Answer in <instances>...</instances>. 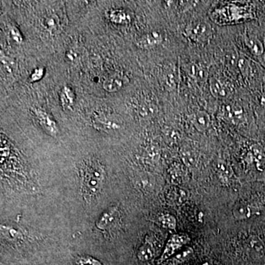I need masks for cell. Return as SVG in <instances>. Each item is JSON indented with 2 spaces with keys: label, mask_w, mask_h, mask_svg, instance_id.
<instances>
[{
  "label": "cell",
  "mask_w": 265,
  "mask_h": 265,
  "mask_svg": "<svg viewBox=\"0 0 265 265\" xmlns=\"http://www.w3.org/2000/svg\"><path fill=\"white\" fill-rule=\"evenodd\" d=\"M105 169L100 162H87L84 166V190L88 195H97L102 189L105 179Z\"/></svg>",
  "instance_id": "cell-1"
},
{
  "label": "cell",
  "mask_w": 265,
  "mask_h": 265,
  "mask_svg": "<svg viewBox=\"0 0 265 265\" xmlns=\"http://www.w3.org/2000/svg\"><path fill=\"white\" fill-rule=\"evenodd\" d=\"M251 17V12L249 11L247 8L239 7L237 5H227L217 11L215 10L212 14L213 20L220 24L233 23L235 24Z\"/></svg>",
  "instance_id": "cell-2"
},
{
  "label": "cell",
  "mask_w": 265,
  "mask_h": 265,
  "mask_svg": "<svg viewBox=\"0 0 265 265\" xmlns=\"http://www.w3.org/2000/svg\"><path fill=\"white\" fill-rule=\"evenodd\" d=\"M115 114L105 111H97L91 117L92 126L98 130L112 131L121 128L122 124L116 118Z\"/></svg>",
  "instance_id": "cell-3"
},
{
  "label": "cell",
  "mask_w": 265,
  "mask_h": 265,
  "mask_svg": "<svg viewBox=\"0 0 265 265\" xmlns=\"http://www.w3.org/2000/svg\"><path fill=\"white\" fill-rule=\"evenodd\" d=\"M30 111L46 134L53 137H57L59 135L60 130L57 122L45 110L40 107L34 106L30 108Z\"/></svg>",
  "instance_id": "cell-4"
},
{
  "label": "cell",
  "mask_w": 265,
  "mask_h": 265,
  "mask_svg": "<svg viewBox=\"0 0 265 265\" xmlns=\"http://www.w3.org/2000/svg\"><path fill=\"white\" fill-rule=\"evenodd\" d=\"M185 36L189 40L198 44H204L209 40L211 36V27L201 21L191 23L183 30Z\"/></svg>",
  "instance_id": "cell-5"
},
{
  "label": "cell",
  "mask_w": 265,
  "mask_h": 265,
  "mask_svg": "<svg viewBox=\"0 0 265 265\" xmlns=\"http://www.w3.org/2000/svg\"><path fill=\"white\" fill-rule=\"evenodd\" d=\"M189 242V237L186 234H180L172 235L166 243L163 253L158 261L159 264L163 263L164 261L167 260Z\"/></svg>",
  "instance_id": "cell-6"
},
{
  "label": "cell",
  "mask_w": 265,
  "mask_h": 265,
  "mask_svg": "<svg viewBox=\"0 0 265 265\" xmlns=\"http://www.w3.org/2000/svg\"><path fill=\"white\" fill-rule=\"evenodd\" d=\"M209 88L211 95L219 99H225L232 94L233 88L231 84L218 77H211L209 80Z\"/></svg>",
  "instance_id": "cell-7"
},
{
  "label": "cell",
  "mask_w": 265,
  "mask_h": 265,
  "mask_svg": "<svg viewBox=\"0 0 265 265\" xmlns=\"http://www.w3.org/2000/svg\"><path fill=\"white\" fill-rule=\"evenodd\" d=\"M163 41V35L160 32L152 31L139 38L136 41V45L143 50H151L160 45Z\"/></svg>",
  "instance_id": "cell-8"
},
{
  "label": "cell",
  "mask_w": 265,
  "mask_h": 265,
  "mask_svg": "<svg viewBox=\"0 0 265 265\" xmlns=\"http://www.w3.org/2000/svg\"><path fill=\"white\" fill-rule=\"evenodd\" d=\"M120 216V211L117 206L110 207L100 217L96 225L98 229L105 231L116 224Z\"/></svg>",
  "instance_id": "cell-9"
},
{
  "label": "cell",
  "mask_w": 265,
  "mask_h": 265,
  "mask_svg": "<svg viewBox=\"0 0 265 265\" xmlns=\"http://www.w3.org/2000/svg\"><path fill=\"white\" fill-rule=\"evenodd\" d=\"M223 114L228 121L234 124H240L245 120L244 110L241 105L234 102L224 105Z\"/></svg>",
  "instance_id": "cell-10"
},
{
  "label": "cell",
  "mask_w": 265,
  "mask_h": 265,
  "mask_svg": "<svg viewBox=\"0 0 265 265\" xmlns=\"http://www.w3.org/2000/svg\"><path fill=\"white\" fill-rule=\"evenodd\" d=\"M125 83V78L120 72L113 74L108 76L102 83V88L107 92H118L124 86Z\"/></svg>",
  "instance_id": "cell-11"
},
{
  "label": "cell",
  "mask_w": 265,
  "mask_h": 265,
  "mask_svg": "<svg viewBox=\"0 0 265 265\" xmlns=\"http://www.w3.org/2000/svg\"><path fill=\"white\" fill-rule=\"evenodd\" d=\"M190 121L194 127L201 132L208 130L211 125V117L205 111H197L195 114H192Z\"/></svg>",
  "instance_id": "cell-12"
},
{
  "label": "cell",
  "mask_w": 265,
  "mask_h": 265,
  "mask_svg": "<svg viewBox=\"0 0 265 265\" xmlns=\"http://www.w3.org/2000/svg\"><path fill=\"white\" fill-rule=\"evenodd\" d=\"M106 17L111 22L116 24H125L130 22L131 17L130 14L122 9L108 10Z\"/></svg>",
  "instance_id": "cell-13"
},
{
  "label": "cell",
  "mask_w": 265,
  "mask_h": 265,
  "mask_svg": "<svg viewBox=\"0 0 265 265\" xmlns=\"http://www.w3.org/2000/svg\"><path fill=\"white\" fill-rule=\"evenodd\" d=\"M61 104L64 109H70L75 102V94L69 85H64L60 92Z\"/></svg>",
  "instance_id": "cell-14"
},
{
  "label": "cell",
  "mask_w": 265,
  "mask_h": 265,
  "mask_svg": "<svg viewBox=\"0 0 265 265\" xmlns=\"http://www.w3.org/2000/svg\"><path fill=\"white\" fill-rule=\"evenodd\" d=\"M244 40L245 45L247 46V48L250 50V51L253 55L256 56H260L263 54L264 52H265L263 43L257 38L249 36L245 34V35Z\"/></svg>",
  "instance_id": "cell-15"
},
{
  "label": "cell",
  "mask_w": 265,
  "mask_h": 265,
  "mask_svg": "<svg viewBox=\"0 0 265 265\" xmlns=\"http://www.w3.org/2000/svg\"><path fill=\"white\" fill-rule=\"evenodd\" d=\"M157 106L151 101H142L140 105L137 106V114L143 118L155 115L157 113Z\"/></svg>",
  "instance_id": "cell-16"
},
{
  "label": "cell",
  "mask_w": 265,
  "mask_h": 265,
  "mask_svg": "<svg viewBox=\"0 0 265 265\" xmlns=\"http://www.w3.org/2000/svg\"><path fill=\"white\" fill-rule=\"evenodd\" d=\"M247 246L250 251L258 256H262L265 253V245L261 239L256 236H250L247 239Z\"/></svg>",
  "instance_id": "cell-17"
},
{
  "label": "cell",
  "mask_w": 265,
  "mask_h": 265,
  "mask_svg": "<svg viewBox=\"0 0 265 265\" xmlns=\"http://www.w3.org/2000/svg\"><path fill=\"white\" fill-rule=\"evenodd\" d=\"M238 66L242 75L245 78L249 79L253 76L254 66L248 59L244 57L241 58L239 61Z\"/></svg>",
  "instance_id": "cell-18"
},
{
  "label": "cell",
  "mask_w": 265,
  "mask_h": 265,
  "mask_svg": "<svg viewBox=\"0 0 265 265\" xmlns=\"http://www.w3.org/2000/svg\"><path fill=\"white\" fill-rule=\"evenodd\" d=\"M233 214L237 220H245L251 216V208L247 204L240 203L233 208Z\"/></svg>",
  "instance_id": "cell-19"
},
{
  "label": "cell",
  "mask_w": 265,
  "mask_h": 265,
  "mask_svg": "<svg viewBox=\"0 0 265 265\" xmlns=\"http://www.w3.org/2000/svg\"><path fill=\"white\" fill-rule=\"evenodd\" d=\"M187 198V194L181 188H174L169 193V200L174 205H181Z\"/></svg>",
  "instance_id": "cell-20"
},
{
  "label": "cell",
  "mask_w": 265,
  "mask_h": 265,
  "mask_svg": "<svg viewBox=\"0 0 265 265\" xmlns=\"http://www.w3.org/2000/svg\"><path fill=\"white\" fill-rule=\"evenodd\" d=\"M155 255V250L153 246L148 243L143 245L139 249L137 256L141 262H148L153 259Z\"/></svg>",
  "instance_id": "cell-21"
},
{
  "label": "cell",
  "mask_w": 265,
  "mask_h": 265,
  "mask_svg": "<svg viewBox=\"0 0 265 265\" xmlns=\"http://www.w3.org/2000/svg\"><path fill=\"white\" fill-rule=\"evenodd\" d=\"M1 232L5 238L8 239L11 241H16L20 240L22 237V234L18 230L12 227L5 226V225H1Z\"/></svg>",
  "instance_id": "cell-22"
},
{
  "label": "cell",
  "mask_w": 265,
  "mask_h": 265,
  "mask_svg": "<svg viewBox=\"0 0 265 265\" xmlns=\"http://www.w3.org/2000/svg\"><path fill=\"white\" fill-rule=\"evenodd\" d=\"M43 28L47 31L53 32L59 27V19L55 15H48L44 17L41 21Z\"/></svg>",
  "instance_id": "cell-23"
},
{
  "label": "cell",
  "mask_w": 265,
  "mask_h": 265,
  "mask_svg": "<svg viewBox=\"0 0 265 265\" xmlns=\"http://www.w3.org/2000/svg\"><path fill=\"white\" fill-rule=\"evenodd\" d=\"M159 222L164 228L168 229L175 230L176 228V219L172 214H162L159 216Z\"/></svg>",
  "instance_id": "cell-24"
},
{
  "label": "cell",
  "mask_w": 265,
  "mask_h": 265,
  "mask_svg": "<svg viewBox=\"0 0 265 265\" xmlns=\"http://www.w3.org/2000/svg\"><path fill=\"white\" fill-rule=\"evenodd\" d=\"M251 154L258 165L262 164L265 161V150L260 144H253L251 147Z\"/></svg>",
  "instance_id": "cell-25"
},
{
  "label": "cell",
  "mask_w": 265,
  "mask_h": 265,
  "mask_svg": "<svg viewBox=\"0 0 265 265\" xmlns=\"http://www.w3.org/2000/svg\"><path fill=\"white\" fill-rule=\"evenodd\" d=\"M192 250L190 247H187V248L183 250V251L179 253V254H177L175 257L172 258L169 262V265H179L182 264V262H185L188 258L192 254Z\"/></svg>",
  "instance_id": "cell-26"
},
{
  "label": "cell",
  "mask_w": 265,
  "mask_h": 265,
  "mask_svg": "<svg viewBox=\"0 0 265 265\" xmlns=\"http://www.w3.org/2000/svg\"><path fill=\"white\" fill-rule=\"evenodd\" d=\"M171 175L174 180L179 181L182 182L185 176V170L183 166L179 163L174 165L173 167L171 168Z\"/></svg>",
  "instance_id": "cell-27"
},
{
  "label": "cell",
  "mask_w": 265,
  "mask_h": 265,
  "mask_svg": "<svg viewBox=\"0 0 265 265\" xmlns=\"http://www.w3.org/2000/svg\"><path fill=\"white\" fill-rule=\"evenodd\" d=\"M188 70H189V73L196 79H204L205 78V75H206L205 69L204 67L198 66V65H191L188 68Z\"/></svg>",
  "instance_id": "cell-28"
},
{
  "label": "cell",
  "mask_w": 265,
  "mask_h": 265,
  "mask_svg": "<svg viewBox=\"0 0 265 265\" xmlns=\"http://www.w3.org/2000/svg\"><path fill=\"white\" fill-rule=\"evenodd\" d=\"M77 265H102L99 261L91 256H81L76 261Z\"/></svg>",
  "instance_id": "cell-29"
},
{
  "label": "cell",
  "mask_w": 265,
  "mask_h": 265,
  "mask_svg": "<svg viewBox=\"0 0 265 265\" xmlns=\"http://www.w3.org/2000/svg\"><path fill=\"white\" fill-rule=\"evenodd\" d=\"M45 75V69L43 67H38L33 70L30 75L29 81L31 82H37L41 81Z\"/></svg>",
  "instance_id": "cell-30"
},
{
  "label": "cell",
  "mask_w": 265,
  "mask_h": 265,
  "mask_svg": "<svg viewBox=\"0 0 265 265\" xmlns=\"http://www.w3.org/2000/svg\"><path fill=\"white\" fill-rule=\"evenodd\" d=\"M10 37L17 43H21L23 42V36L20 30L16 26H11L9 29Z\"/></svg>",
  "instance_id": "cell-31"
},
{
  "label": "cell",
  "mask_w": 265,
  "mask_h": 265,
  "mask_svg": "<svg viewBox=\"0 0 265 265\" xmlns=\"http://www.w3.org/2000/svg\"><path fill=\"white\" fill-rule=\"evenodd\" d=\"M218 171L221 179L227 182L230 177L229 169H228V166L225 163H220L218 166Z\"/></svg>",
  "instance_id": "cell-32"
},
{
  "label": "cell",
  "mask_w": 265,
  "mask_h": 265,
  "mask_svg": "<svg viewBox=\"0 0 265 265\" xmlns=\"http://www.w3.org/2000/svg\"><path fill=\"white\" fill-rule=\"evenodd\" d=\"M80 54L77 52L75 49H69L66 53V60L71 63H74L78 60L79 58Z\"/></svg>",
  "instance_id": "cell-33"
}]
</instances>
